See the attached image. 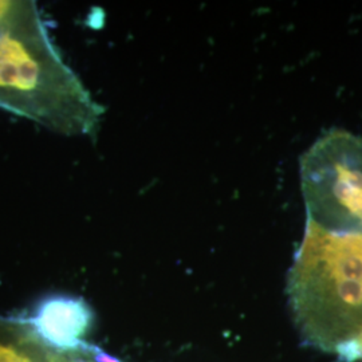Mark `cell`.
<instances>
[{
    "instance_id": "5",
    "label": "cell",
    "mask_w": 362,
    "mask_h": 362,
    "mask_svg": "<svg viewBox=\"0 0 362 362\" xmlns=\"http://www.w3.org/2000/svg\"><path fill=\"white\" fill-rule=\"evenodd\" d=\"M0 362H90L83 350L59 353L35 334L26 318L0 317Z\"/></svg>"
},
{
    "instance_id": "2",
    "label": "cell",
    "mask_w": 362,
    "mask_h": 362,
    "mask_svg": "<svg viewBox=\"0 0 362 362\" xmlns=\"http://www.w3.org/2000/svg\"><path fill=\"white\" fill-rule=\"evenodd\" d=\"M287 296L309 346L334 353L362 341V233L333 231L308 219Z\"/></svg>"
},
{
    "instance_id": "3",
    "label": "cell",
    "mask_w": 362,
    "mask_h": 362,
    "mask_svg": "<svg viewBox=\"0 0 362 362\" xmlns=\"http://www.w3.org/2000/svg\"><path fill=\"white\" fill-rule=\"evenodd\" d=\"M300 184L308 219L362 233V139L345 130L326 133L300 158Z\"/></svg>"
},
{
    "instance_id": "4",
    "label": "cell",
    "mask_w": 362,
    "mask_h": 362,
    "mask_svg": "<svg viewBox=\"0 0 362 362\" xmlns=\"http://www.w3.org/2000/svg\"><path fill=\"white\" fill-rule=\"evenodd\" d=\"M26 321L50 349L74 353L89 345L94 315L82 298L57 296L39 302Z\"/></svg>"
},
{
    "instance_id": "1",
    "label": "cell",
    "mask_w": 362,
    "mask_h": 362,
    "mask_svg": "<svg viewBox=\"0 0 362 362\" xmlns=\"http://www.w3.org/2000/svg\"><path fill=\"white\" fill-rule=\"evenodd\" d=\"M0 106L65 136H93L104 109L66 64L34 3L15 1L0 26Z\"/></svg>"
}]
</instances>
